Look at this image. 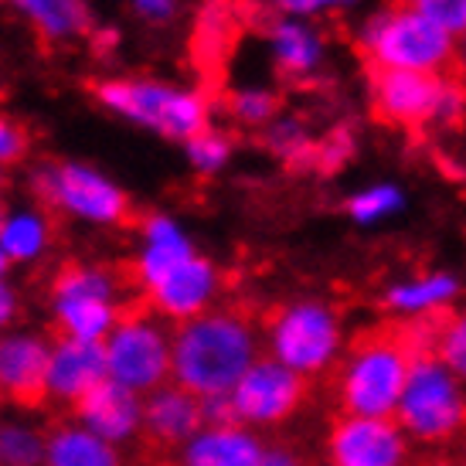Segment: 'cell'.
Masks as SVG:
<instances>
[{"mask_svg":"<svg viewBox=\"0 0 466 466\" xmlns=\"http://www.w3.org/2000/svg\"><path fill=\"white\" fill-rule=\"evenodd\" d=\"M262 334L242 310L215 307L187 324L174 327V371L170 381L198 399H218L238 385L262 358Z\"/></svg>","mask_w":466,"mask_h":466,"instance_id":"obj_1","label":"cell"},{"mask_svg":"<svg viewBox=\"0 0 466 466\" xmlns=\"http://www.w3.org/2000/svg\"><path fill=\"white\" fill-rule=\"evenodd\" d=\"M92 99L103 106L106 113L127 119L140 130H150L160 140L181 143V147L211 127V99H208V92L160 82V78H99L92 86Z\"/></svg>","mask_w":466,"mask_h":466,"instance_id":"obj_2","label":"cell"},{"mask_svg":"<svg viewBox=\"0 0 466 466\" xmlns=\"http://www.w3.org/2000/svg\"><path fill=\"white\" fill-rule=\"evenodd\" d=\"M130 283L133 279L103 262H66L48 286V310L58 337L106 344L130 310L123 299Z\"/></svg>","mask_w":466,"mask_h":466,"instance_id":"obj_3","label":"cell"},{"mask_svg":"<svg viewBox=\"0 0 466 466\" xmlns=\"http://www.w3.org/2000/svg\"><path fill=\"white\" fill-rule=\"evenodd\" d=\"M262 348L269 358L310 381L340 364L348 350V327L334 303L320 297H297L269 313Z\"/></svg>","mask_w":466,"mask_h":466,"instance_id":"obj_4","label":"cell"},{"mask_svg":"<svg viewBox=\"0 0 466 466\" xmlns=\"http://www.w3.org/2000/svg\"><path fill=\"white\" fill-rule=\"evenodd\" d=\"M358 48L371 68L442 76L456 62V38L409 4H385L358 27Z\"/></svg>","mask_w":466,"mask_h":466,"instance_id":"obj_5","label":"cell"},{"mask_svg":"<svg viewBox=\"0 0 466 466\" xmlns=\"http://www.w3.org/2000/svg\"><path fill=\"white\" fill-rule=\"evenodd\" d=\"M412 350L399 334H364L337 364L334 395L344 415H395L412 371Z\"/></svg>","mask_w":466,"mask_h":466,"instance_id":"obj_6","label":"cell"},{"mask_svg":"<svg viewBox=\"0 0 466 466\" xmlns=\"http://www.w3.org/2000/svg\"><path fill=\"white\" fill-rule=\"evenodd\" d=\"M31 191L48 211L92 228H119L133 215L127 187L86 160H45L31 170Z\"/></svg>","mask_w":466,"mask_h":466,"instance_id":"obj_7","label":"cell"},{"mask_svg":"<svg viewBox=\"0 0 466 466\" xmlns=\"http://www.w3.org/2000/svg\"><path fill=\"white\" fill-rule=\"evenodd\" d=\"M368 99H371V113L399 130L456 127L466 116V89L450 72L426 76V72L371 68Z\"/></svg>","mask_w":466,"mask_h":466,"instance_id":"obj_8","label":"cell"},{"mask_svg":"<svg viewBox=\"0 0 466 466\" xmlns=\"http://www.w3.org/2000/svg\"><path fill=\"white\" fill-rule=\"evenodd\" d=\"M395 419L415 446H450L466 432V385L436 354H415Z\"/></svg>","mask_w":466,"mask_h":466,"instance_id":"obj_9","label":"cell"},{"mask_svg":"<svg viewBox=\"0 0 466 466\" xmlns=\"http://www.w3.org/2000/svg\"><path fill=\"white\" fill-rule=\"evenodd\" d=\"M106 371L127 389L150 395L174 371V327L150 307H130L106 337Z\"/></svg>","mask_w":466,"mask_h":466,"instance_id":"obj_10","label":"cell"},{"mask_svg":"<svg viewBox=\"0 0 466 466\" xmlns=\"http://www.w3.org/2000/svg\"><path fill=\"white\" fill-rule=\"evenodd\" d=\"M235 409V422L266 432V429L286 426L307 401V378L289 371L276 358L262 354L259 361L238 378V385L228 391Z\"/></svg>","mask_w":466,"mask_h":466,"instance_id":"obj_11","label":"cell"},{"mask_svg":"<svg viewBox=\"0 0 466 466\" xmlns=\"http://www.w3.org/2000/svg\"><path fill=\"white\" fill-rule=\"evenodd\" d=\"M327 466H412L415 442L395 415H337L324 440Z\"/></svg>","mask_w":466,"mask_h":466,"instance_id":"obj_12","label":"cell"},{"mask_svg":"<svg viewBox=\"0 0 466 466\" xmlns=\"http://www.w3.org/2000/svg\"><path fill=\"white\" fill-rule=\"evenodd\" d=\"M221 289H225V276H221L218 262L198 252L177 269H170L167 276H160L150 289H143V307H150L167 324L177 327L215 310Z\"/></svg>","mask_w":466,"mask_h":466,"instance_id":"obj_13","label":"cell"},{"mask_svg":"<svg viewBox=\"0 0 466 466\" xmlns=\"http://www.w3.org/2000/svg\"><path fill=\"white\" fill-rule=\"evenodd\" d=\"M463 276L453 269H422L391 279L381 289V307L409 324V320H442L463 299Z\"/></svg>","mask_w":466,"mask_h":466,"instance_id":"obj_14","label":"cell"},{"mask_svg":"<svg viewBox=\"0 0 466 466\" xmlns=\"http://www.w3.org/2000/svg\"><path fill=\"white\" fill-rule=\"evenodd\" d=\"M52 358V337L41 330L14 327L0 334V391L17 405H41L45 401V378Z\"/></svg>","mask_w":466,"mask_h":466,"instance_id":"obj_15","label":"cell"},{"mask_svg":"<svg viewBox=\"0 0 466 466\" xmlns=\"http://www.w3.org/2000/svg\"><path fill=\"white\" fill-rule=\"evenodd\" d=\"M198 256L195 238L184 228L181 221L167 215V211H150L140 221V235H137V248H133L130 279L137 289H150V286L177 269L181 262Z\"/></svg>","mask_w":466,"mask_h":466,"instance_id":"obj_16","label":"cell"},{"mask_svg":"<svg viewBox=\"0 0 466 466\" xmlns=\"http://www.w3.org/2000/svg\"><path fill=\"white\" fill-rule=\"evenodd\" d=\"M266 52L283 78L310 82L327 66V35L313 17L276 14L266 25Z\"/></svg>","mask_w":466,"mask_h":466,"instance_id":"obj_17","label":"cell"},{"mask_svg":"<svg viewBox=\"0 0 466 466\" xmlns=\"http://www.w3.org/2000/svg\"><path fill=\"white\" fill-rule=\"evenodd\" d=\"M72 419L123 450L143 436V395L113 378H103L72 409Z\"/></svg>","mask_w":466,"mask_h":466,"instance_id":"obj_18","label":"cell"},{"mask_svg":"<svg viewBox=\"0 0 466 466\" xmlns=\"http://www.w3.org/2000/svg\"><path fill=\"white\" fill-rule=\"evenodd\" d=\"M103 378H109L103 344L55 337L52 358H48V378H45V401L76 409Z\"/></svg>","mask_w":466,"mask_h":466,"instance_id":"obj_19","label":"cell"},{"mask_svg":"<svg viewBox=\"0 0 466 466\" xmlns=\"http://www.w3.org/2000/svg\"><path fill=\"white\" fill-rule=\"evenodd\" d=\"M205 426V405L195 391L181 389L177 381H167L143 395V432L167 450H181L184 442Z\"/></svg>","mask_w":466,"mask_h":466,"instance_id":"obj_20","label":"cell"},{"mask_svg":"<svg viewBox=\"0 0 466 466\" xmlns=\"http://www.w3.org/2000/svg\"><path fill=\"white\" fill-rule=\"evenodd\" d=\"M262 450V432L242 422L201 426L181 450H174V466H259Z\"/></svg>","mask_w":466,"mask_h":466,"instance_id":"obj_21","label":"cell"},{"mask_svg":"<svg viewBox=\"0 0 466 466\" xmlns=\"http://www.w3.org/2000/svg\"><path fill=\"white\" fill-rule=\"evenodd\" d=\"M45 45H72L96 31L89 0H11Z\"/></svg>","mask_w":466,"mask_h":466,"instance_id":"obj_22","label":"cell"},{"mask_svg":"<svg viewBox=\"0 0 466 466\" xmlns=\"http://www.w3.org/2000/svg\"><path fill=\"white\" fill-rule=\"evenodd\" d=\"M45 466H123V450L76 419H66L48 429Z\"/></svg>","mask_w":466,"mask_h":466,"instance_id":"obj_23","label":"cell"},{"mask_svg":"<svg viewBox=\"0 0 466 466\" xmlns=\"http://www.w3.org/2000/svg\"><path fill=\"white\" fill-rule=\"evenodd\" d=\"M55 228L45 205H17L7 208V218L0 225V248L11 259V266H31L45 259L52 248Z\"/></svg>","mask_w":466,"mask_h":466,"instance_id":"obj_24","label":"cell"},{"mask_svg":"<svg viewBox=\"0 0 466 466\" xmlns=\"http://www.w3.org/2000/svg\"><path fill=\"white\" fill-rule=\"evenodd\" d=\"M405 208H409V195H405V187L399 181H368L344 198L348 221L354 228H364V232L401 218Z\"/></svg>","mask_w":466,"mask_h":466,"instance_id":"obj_25","label":"cell"},{"mask_svg":"<svg viewBox=\"0 0 466 466\" xmlns=\"http://www.w3.org/2000/svg\"><path fill=\"white\" fill-rule=\"evenodd\" d=\"M262 143H266V150H269L276 160H283L286 167H313L317 137L310 133L307 119L279 113V116L262 130Z\"/></svg>","mask_w":466,"mask_h":466,"instance_id":"obj_26","label":"cell"},{"mask_svg":"<svg viewBox=\"0 0 466 466\" xmlns=\"http://www.w3.org/2000/svg\"><path fill=\"white\" fill-rule=\"evenodd\" d=\"M48 432L27 419H0V466H45Z\"/></svg>","mask_w":466,"mask_h":466,"instance_id":"obj_27","label":"cell"},{"mask_svg":"<svg viewBox=\"0 0 466 466\" xmlns=\"http://www.w3.org/2000/svg\"><path fill=\"white\" fill-rule=\"evenodd\" d=\"M225 113L242 130H266L279 116V92L269 86H238L228 92Z\"/></svg>","mask_w":466,"mask_h":466,"instance_id":"obj_28","label":"cell"},{"mask_svg":"<svg viewBox=\"0 0 466 466\" xmlns=\"http://www.w3.org/2000/svg\"><path fill=\"white\" fill-rule=\"evenodd\" d=\"M235 157V140L218 127H208L205 133H198L184 143V160L195 170L198 177H218L221 170H228Z\"/></svg>","mask_w":466,"mask_h":466,"instance_id":"obj_29","label":"cell"},{"mask_svg":"<svg viewBox=\"0 0 466 466\" xmlns=\"http://www.w3.org/2000/svg\"><path fill=\"white\" fill-rule=\"evenodd\" d=\"M235 27H238V14L228 0H208L201 14H198V27H195V45H198V55H221L228 52V45H232V35Z\"/></svg>","mask_w":466,"mask_h":466,"instance_id":"obj_30","label":"cell"},{"mask_svg":"<svg viewBox=\"0 0 466 466\" xmlns=\"http://www.w3.org/2000/svg\"><path fill=\"white\" fill-rule=\"evenodd\" d=\"M436 358H440V361L466 385V307L463 310H453L450 317H442L440 320Z\"/></svg>","mask_w":466,"mask_h":466,"instance_id":"obj_31","label":"cell"},{"mask_svg":"<svg viewBox=\"0 0 466 466\" xmlns=\"http://www.w3.org/2000/svg\"><path fill=\"white\" fill-rule=\"evenodd\" d=\"M358 154V137L350 127H334L327 130V137L317 140V157H313V167L324 170V174H334V170L348 167V160H354Z\"/></svg>","mask_w":466,"mask_h":466,"instance_id":"obj_32","label":"cell"},{"mask_svg":"<svg viewBox=\"0 0 466 466\" xmlns=\"http://www.w3.org/2000/svg\"><path fill=\"white\" fill-rule=\"evenodd\" d=\"M405 4L426 14L432 25H440L456 41H466V0H405Z\"/></svg>","mask_w":466,"mask_h":466,"instance_id":"obj_33","label":"cell"},{"mask_svg":"<svg viewBox=\"0 0 466 466\" xmlns=\"http://www.w3.org/2000/svg\"><path fill=\"white\" fill-rule=\"evenodd\" d=\"M25 154H27L25 127L0 113V167L7 170V167H14V164H21V160H25Z\"/></svg>","mask_w":466,"mask_h":466,"instance_id":"obj_34","label":"cell"},{"mask_svg":"<svg viewBox=\"0 0 466 466\" xmlns=\"http://www.w3.org/2000/svg\"><path fill=\"white\" fill-rule=\"evenodd\" d=\"M181 4L184 0H130V11L140 25L167 27L181 14Z\"/></svg>","mask_w":466,"mask_h":466,"instance_id":"obj_35","label":"cell"},{"mask_svg":"<svg viewBox=\"0 0 466 466\" xmlns=\"http://www.w3.org/2000/svg\"><path fill=\"white\" fill-rule=\"evenodd\" d=\"M279 14H297V17H320V14L350 11L358 0H272Z\"/></svg>","mask_w":466,"mask_h":466,"instance_id":"obj_36","label":"cell"},{"mask_svg":"<svg viewBox=\"0 0 466 466\" xmlns=\"http://www.w3.org/2000/svg\"><path fill=\"white\" fill-rule=\"evenodd\" d=\"M17 317H21V297L7 279H0V334L14 330Z\"/></svg>","mask_w":466,"mask_h":466,"instance_id":"obj_37","label":"cell"},{"mask_svg":"<svg viewBox=\"0 0 466 466\" xmlns=\"http://www.w3.org/2000/svg\"><path fill=\"white\" fill-rule=\"evenodd\" d=\"M259 466H307V460L289 442H266Z\"/></svg>","mask_w":466,"mask_h":466,"instance_id":"obj_38","label":"cell"},{"mask_svg":"<svg viewBox=\"0 0 466 466\" xmlns=\"http://www.w3.org/2000/svg\"><path fill=\"white\" fill-rule=\"evenodd\" d=\"M205 405V426H228L235 422V409L228 395H218V399H201Z\"/></svg>","mask_w":466,"mask_h":466,"instance_id":"obj_39","label":"cell"},{"mask_svg":"<svg viewBox=\"0 0 466 466\" xmlns=\"http://www.w3.org/2000/svg\"><path fill=\"white\" fill-rule=\"evenodd\" d=\"M89 38H92V48H99V52H109L113 45H119V31H116V27H96Z\"/></svg>","mask_w":466,"mask_h":466,"instance_id":"obj_40","label":"cell"},{"mask_svg":"<svg viewBox=\"0 0 466 466\" xmlns=\"http://www.w3.org/2000/svg\"><path fill=\"white\" fill-rule=\"evenodd\" d=\"M422 466H463V463H456V460H450V456H436V460H426Z\"/></svg>","mask_w":466,"mask_h":466,"instance_id":"obj_41","label":"cell"},{"mask_svg":"<svg viewBox=\"0 0 466 466\" xmlns=\"http://www.w3.org/2000/svg\"><path fill=\"white\" fill-rule=\"evenodd\" d=\"M7 269H11V259H7L4 248H0V279H7Z\"/></svg>","mask_w":466,"mask_h":466,"instance_id":"obj_42","label":"cell"},{"mask_svg":"<svg viewBox=\"0 0 466 466\" xmlns=\"http://www.w3.org/2000/svg\"><path fill=\"white\" fill-rule=\"evenodd\" d=\"M4 218H7V205H4V198H0V225H4Z\"/></svg>","mask_w":466,"mask_h":466,"instance_id":"obj_43","label":"cell"},{"mask_svg":"<svg viewBox=\"0 0 466 466\" xmlns=\"http://www.w3.org/2000/svg\"><path fill=\"white\" fill-rule=\"evenodd\" d=\"M4 4H11V0H0V7H4Z\"/></svg>","mask_w":466,"mask_h":466,"instance_id":"obj_44","label":"cell"},{"mask_svg":"<svg viewBox=\"0 0 466 466\" xmlns=\"http://www.w3.org/2000/svg\"><path fill=\"white\" fill-rule=\"evenodd\" d=\"M460 463H463V466H466V456H463V460H460Z\"/></svg>","mask_w":466,"mask_h":466,"instance_id":"obj_45","label":"cell"},{"mask_svg":"<svg viewBox=\"0 0 466 466\" xmlns=\"http://www.w3.org/2000/svg\"><path fill=\"white\" fill-rule=\"evenodd\" d=\"M0 399H4V391H0Z\"/></svg>","mask_w":466,"mask_h":466,"instance_id":"obj_46","label":"cell"},{"mask_svg":"<svg viewBox=\"0 0 466 466\" xmlns=\"http://www.w3.org/2000/svg\"><path fill=\"white\" fill-rule=\"evenodd\" d=\"M463 58H466V52H463Z\"/></svg>","mask_w":466,"mask_h":466,"instance_id":"obj_47","label":"cell"}]
</instances>
